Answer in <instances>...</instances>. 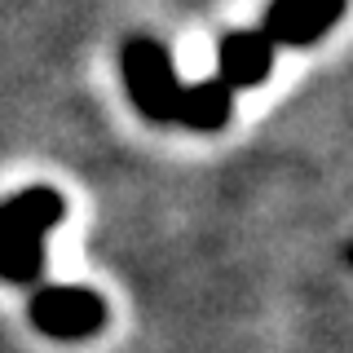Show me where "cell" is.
<instances>
[{"label":"cell","instance_id":"3957f363","mask_svg":"<svg viewBox=\"0 0 353 353\" xmlns=\"http://www.w3.org/2000/svg\"><path fill=\"white\" fill-rule=\"evenodd\" d=\"M31 323L53 340H84L106 323V305L88 287H40L31 296Z\"/></svg>","mask_w":353,"mask_h":353},{"label":"cell","instance_id":"8992f818","mask_svg":"<svg viewBox=\"0 0 353 353\" xmlns=\"http://www.w3.org/2000/svg\"><path fill=\"white\" fill-rule=\"evenodd\" d=\"M230 110H234V93L212 75V80H199V84H181L172 119L194 132H216L230 124Z\"/></svg>","mask_w":353,"mask_h":353},{"label":"cell","instance_id":"5b68a950","mask_svg":"<svg viewBox=\"0 0 353 353\" xmlns=\"http://www.w3.org/2000/svg\"><path fill=\"white\" fill-rule=\"evenodd\" d=\"M216 80L234 93V88H256L274 71V44L261 31H225L216 49Z\"/></svg>","mask_w":353,"mask_h":353},{"label":"cell","instance_id":"7a4b0ae2","mask_svg":"<svg viewBox=\"0 0 353 353\" xmlns=\"http://www.w3.org/2000/svg\"><path fill=\"white\" fill-rule=\"evenodd\" d=\"M124 84L132 106L154 124H168L176 115V97H181V80L172 71V58L159 40L132 36L124 44Z\"/></svg>","mask_w":353,"mask_h":353},{"label":"cell","instance_id":"277c9868","mask_svg":"<svg viewBox=\"0 0 353 353\" xmlns=\"http://www.w3.org/2000/svg\"><path fill=\"white\" fill-rule=\"evenodd\" d=\"M345 14V0H270L261 36L270 44H314Z\"/></svg>","mask_w":353,"mask_h":353},{"label":"cell","instance_id":"6da1fadb","mask_svg":"<svg viewBox=\"0 0 353 353\" xmlns=\"http://www.w3.org/2000/svg\"><path fill=\"white\" fill-rule=\"evenodd\" d=\"M66 203L58 190H22L0 203V279L36 283L44 274V234L62 221Z\"/></svg>","mask_w":353,"mask_h":353}]
</instances>
